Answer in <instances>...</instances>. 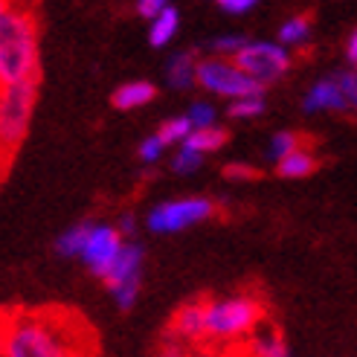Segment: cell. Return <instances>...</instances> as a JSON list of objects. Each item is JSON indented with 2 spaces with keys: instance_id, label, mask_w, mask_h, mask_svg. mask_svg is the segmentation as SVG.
<instances>
[{
  "instance_id": "6da1fadb",
  "label": "cell",
  "mask_w": 357,
  "mask_h": 357,
  "mask_svg": "<svg viewBox=\"0 0 357 357\" xmlns=\"http://www.w3.org/2000/svg\"><path fill=\"white\" fill-rule=\"evenodd\" d=\"M84 331L61 311H17L0 319V357H84Z\"/></svg>"
},
{
  "instance_id": "7a4b0ae2",
  "label": "cell",
  "mask_w": 357,
  "mask_h": 357,
  "mask_svg": "<svg viewBox=\"0 0 357 357\" xmlns=\"http://www.w3.org/2000/svg\"><path fill=\"white\" fill-rule=\"evenodd\" d=\"M41 32L29 3H15L0 15V87L38 82Z\"/></svg>"
},
{
  "instance_id": "3957f363",
  "label": "cell",
  "mask_w": 357,
  "mask_h": 357,
  "mask_svg": "<svg viewBox=\"0 0 357 357\" xmlns=\"http://www.w3.org/2000/svg\"><path fill=\"white\" fill-rule=\"evenodd\" d=\"M264 323V305L256 294H224L206 299V343L233 346L250 340Z\"/></svg>"
},
{
  "instance_id": "277c9868",
  "label": "cell",
  "mask_w": 357,
  "mask_h": 357,
  "mask_svg": "<svg viewBox=\"0 0 357 357\" xmlns=\"http://www.w3.org/2000/svg\"><path fill=\"white\" fill-rule=\"evenodd\" d=\"M35 102H38V82L0 87V146L6 154L24 146L35 116Z\"/></svg>"
},
{
  "instance_id": "5b68a950",
  "label": "cell",
  "mask_w": 357,
  "mask_h": 357,
  "mask_svg": "<svg viewBox=\"0 0 357 357\" xmlns=\"http://www.w3.org/2000/svg\"><path fill=\"white\" fill-rule=\"evenodd\" d=\"M215 212H218V204L212 198H206V195L169 198V201L149 209L146 227H149V233H157V236H174V233H183L189 227H198L209 218H215Z\"/></svg>"
},
{
  "instance_id": "8992f818",
  "label": "cell",
  "mask_w": 357,
  "mask_h": 357,
  "mask_svg": "<svg viewBox=\"0 0 357 357\" xmlns=\"http://www.w3.org/2000/svg\"><path fill=\"white\" fill-rule=\"evenodd\" d=\"M236 64L244 70V73L253 79L256 84H261L264 91L271 84L282 82L291 73L294 67V50H288L279 41H250L236 52Z\"/></svg>"
},
{
  "instance_id": "52a82bcc",
  "label": "cell",
  "mask_w": 357,
  "mask_h": 357,
  "mask_svg": "<svg viewBox=\"0 0 357 357\" xmlns=\"http://www.w3.org/2000/svg\"><path fill=\"white\" fill-rule=\"evenodd\" d=\"M198 87L204 93L227 99V102L241 99L247 93L264 91L261 84H256L236 64V59H227V56H204V59H198Z\"/></svg>"
},
{
  "instance_id": "ba28073f",
  "label": "cell",
  "mask_w": 357,
  "mask_h": 357,
  "mask_svg": "<svg viewBox=\"0 0 357 357\" xmlns=\"http://www.w3.org/2000/svg\"><path fill=\"white\" fill-rule=\"evenodd\" d=\"M142 267H146V247L137 238H128L116 256L114 267L105 276V288L111 291L119 311H131L139 299V282H142Z\"/></svg>"
},
{
  "instance_id": "9c48e42d",
  "label": "cell",
  "mask_w": 357,
  "mask_h": 357,
  "mask_svg": "<svg viewBox=\"0 0 357 357\" xmlns=\"http://www.w3.org/2000/svg\"><path fill=\"white\" fill-rule=\"evenodd\" d=\"M125 241H128V238L119 233L116 224L93 221L91 233H87V238H84L82 253H79V261L87 267V273H93L96 279H105V276H108V271L114 267L116 256L122 253Z\"/></svg>"
},
{
  "instance_id": "30bf717a",
  "label": "cell",
  "mask_w": 357,
  "mask_h": 357,
  "mask_svg": "<svg viewBox=\"0 0 357 357\" xmlns=\"http://www.w3.org/2000/svg\"><path fill=\"white\" fill-rule=\"evenodd\" d=\"M302 111L305 114H346L349 111V99L343 93L337 76H323L317 79L305 96H302Z\"/></svg>"
},
{
  "instance_id": "8fae6325",
  "label": "cell",
  "mask_w": 357,
  "mask_h": 357,
  "mask_svg": "<svg viewBox=\"0 0 357 357\" xmlns=\"http://www.w3.org/2000/svg\"><path fill=\"white\" fill-rule=\"evenodd\" d=\"M172 337L177 343H204L206 340V299H192L172 317Z\"/></svg>"
},
{
  "instance_id": "7c38bea8",
  "label": "cell",
  "mask_w": 357,
  "mask_h": 357,
  "mask_svg": "<svg viewBox=\"0 0 357 357\" xmlns=\"http://www.w3.org/2000/svg\"><path fill=\"white\" fill-rule=\"evenodd\" d=\"M163 79L172 91H192L198 87V56L192 50H174L163 64Z\"/></svg>"
},
{
  "instance_id": "4fadbf2b",
  "label": "cell",
  "mask_w": 357,
  "mask_h": 357,
  "mask_svg": "<svg viewBox=\"0 0 357 357\" xmlns=\"http://www.w3.org/2000/svg\"><path fill=\"white\" fill-rule=\"evenodd\" d=\"M154 99H157V87L149 79L122 82L114 91V96H111L116 111H139V108H146V105L154 102Z\"/></svg>"
},
{
  "instance_id": "5bb4252c",
  "label": "cell",
  "mask_w": 357,
  "mask_h": 357,
  "mask_svg": "<svg viewBox=\"0 0 357 357\" xmlns=\"http://www.w3.org/2000/svg\"><path fill=\"white\" fill-rule=\"evenodd\" d=\"M319 169V157L302 142L299 149H294L291 154H284L276 163V174L284 181H302V177H311Z\"/></svg>"
},
{
  "instance_id": "9a60e30c",
  "label": "cell",
  "mask_w": 357,
  "mask_h": 357,
  "mask_svg": "<svg viewBox=\"0 0 357 357\" xmlns=\"http://www.w3.org/2000/svg\"><path fill=\"white\" fill-rule=\"evenodd\" d=\"M247 354L250 357H294L288 340L282 337L279 328H261V326L247 340Z\"/></svg>"
},
{
  "instance_id": "2e32d148",
  "label": "cell",
  "mask_w": 357,
  "mask_h": 357,
  "mask_svg": "<svg viewBox=\"0 0 357 357\" xmlns=\"http://www.w3.org/2000/svg\"><path fill=\"white\" fill-rule=\"evenodd\" d=\"M177 32H181V12L172 3L169 9H163L149 21V44L154 50H163L177 38Z\"/></svg>"
},
{
  "instance_id": "e0dca14e",
  "label": "cell",
  "mask_w": 357,
  "mask_h": 357,
  "mask_svg": "<svg viewBox=\"0 0 357 357\" xmlns=\"http://www.w3.org/2000/svg\"><path fill=\"white\" fill-rule=\"evenodd\" d=\"M311 35H314L311 17L308 15H291V17H284L282 26L276 29V41L284 44L288 50H299L311 41Z\"/></svg>"
},
{
  "instance_id": "ac0fdd59",
  "label": "cell",
  "mask_w": 357,
  "mask_h": 357,
  "mask_svg": "<svg viewBox=\"0 0 357 357\" xmlns=\"http://www.w3.org/2000/svg\"><path fill=\"white\" fill-rule=\"evenodd\" d=\"M91 224L93 221H76V224H70L64 233L56 238V253L61 259H79L82 247H84V238H87V233H91Z\"/></svg>"
},
{
  "instance_id": "d6986e66",
  "label": "cell",
  "mask_w": 357,
  "mask_h": 357,
  "mask_svg": "<svg viewBox=\"0 0 357 357\" xmlns=\"http://www.w3.org/2000/svg\"><path fill=\"white\" fill-rule=\"evenodd\" d=\"M267 111V99H264V91L259 93H247L241 99H233V102H227V116L229 119H238V122H250V119H256Z\"/></svg>"
},
{
  "instance_id": "ffe728a7",
  "label": "cell",
  "mask_w": 357,
  "mask_h": 357,
  "mask_svg": "<svg viewBox=\"0 0 357 357\" xmlns=\"http://www.w3.org/2000/svg\"><path fill=\"white\" fill-rule=\"evenodd\" d=\"M227 139H229L227 128H221V125H209V128H195L186 142L192 149H198L201 154H215L227 146Z\"/></svg>"
},
{
  "instance_id": "44dd1931",
  "label": "cell",
  "mask_w": 357,
  "mask_h": 357,
  "mask_svg": "<svg viewBox=\"0 0 357 357\" xmlns=\"http://www.w3.org/2000/svg\"><path fill=\"white\" fill-rule=\"evenodd\" d=\"M192 131H195V125H192V119H189L186 114H181V116H169V119L160 122V128H157L160 139H163L166 146H183Z\"/></svg>"
},
{
  "instance_id": "7402d4cb",
  "label": "cell",
  "mask_w": 357,
  "mask_h": 357,
  "mask_svg": "<svg viewBox=\"0 0 357 357\" xmlns=\"http://www.w3.org/2000/svg\"><path fill=\"white\" fill-rule=\"evenodd\" d=\"M204 160H206V154H201L198 149H192L189 142H183V146H174V151H172V160H169V166H172V172L174 174H195L201 166H204Z\"/></svg>"
},
{
  "instance_id": "603a6c76",
  "label": "cell",
  "mask_w": 357,
  "mask_h": 357,
  "mask_svg": "<svg viewBox=\"0 0 357 357\" xmlns=\"http://www.w3.org/2000/svg\"><path fill=\"white\" fill-rule=\"evenodd\" d=\"M302 146V137L296 131H276L271 139H267V149H264V157H267V163H279V160L284 154H291L294 149Z\"/></svg>"
},
{
  "instance_id": "cb8c5ba5",
  "label": "cell",
  "mask_w": 357,
  "mask_h": 357,
  "mask_svg": "<svg viewBox=\"0 0 357 357\" xmlns=\"http://www.w3.org/2000/svg\"><path fill=\"white\" fill-rule=\"evenodd\" d=\"M244 44H247L244 35H238V32H224V35H215L212 41H206V50H209V56H227V59H233Z\"/></svg>"
},
{
  "instance_id": "d4e9b609",
  "label": "cell",
  "mask_w": 357,
  "mask_h": 357,
  "mask_svg": "<svg viewBox=\"0 0 357 357\" xmlns=\"http://www.w3.org/2000/svg\"><path fill=\"white\" fill-rule=\"evenodd\" d=\"M186 116L192 119L195 128H209V125H218V108L209 99H195L186 108Z\"/></svg>"
},
{
  "instance_id": "484cf974",
  "label": "cell",
  "mask_w": 357,
  "mask_h": 357,
  "mask_svg": "<svg viewBox=\"0 0 357 357\" xmlns=\"http://www.w3.org/2000/svg\"><path fill=\"white\" fill-rule=\"evenodd\" d=\"M166 151H169V146L163 139H160V134L154 131V134H149L146 139L139 142V149H137V157H139V163H146V166H154V163H160V160L166 157Z\"/></svg>"
},
{
  "instance_id": "4316f807",
  "label": "cell",
  "mask_w": 357,
  "mask_h": 357,
  "mask_svg": "<svg viewBox=\"0 0 357 357\" xmlns=\"http://www.w3.org/2000/svg\"><path fill=\"white\" fill-rule=\"evenodd\" d=\"M334 76H337V82H340L343 93L349 99V111L357 114V70L346 67V70H340V73H334Z\"/></svg>"
},
{
  "instance_id": "83f0119b",
  "label": "cell",
  "mask_w": 357,
  "mask_h": 357,
  "mask_svg": "<svg viewBox=\"0 0 357 357\" xmlns=\"http://www.w3.org/2000/svg\"><path fill=\"white\" fill-rule=\"evenodd\" d=\"M224 15H229V17H241V15H250L253 12L261 0H212Z\"/></svg>"
},
{
  "instance_id": "f1b7e54d",
  "label": "cell",
  "mask_w": 357,
  "mask_h": 357,
  "mask_svg": "<svg viewBox=\"0 0 357 357\" xmlns=\"http://www.w3.org/2000/svg\"><path fill=\"white\" fill-rule=\"evenodd\" d=\"M259 172L250 166V163H227L224 166V177L229 183H247V181H253Z\"/></svg>"
},
{
  "instance_id": "f546056e",
  "label": "cell",
  "mask_w": 357,
  "mask_h": 357,
  "mask_svg": "<svg viewBox=\"0 0 357 357\" xmlns=\"http://www.w3.org/2000/svg\"><path fill=\"white\" fill-rule=\"evenodd\" d=\"M172 6V0H137L134 3V12L142 17V21H151L154 15H160L163 9Z\"/></svg>"
},
{
  "instance_id": "4dcf8cb0",
  "label": "cell",
  "mask_w": 357,
  "mask_h": 357,
  "mask_svg": "<svg viewBox=\"0 0 357 357\" xmlns=\"http://www.w3.org/2000/svg\"><path fill=\"white\" fill-rule=\"evenodd\" d=\"M116 227H119V233L125 238H137V233H139V224H137V218L131 215V212H125V215L116 221Z\"/></svg>"
},
{
  "instance_id": "1f68e13d",
  "label": "cell",
  "mask_w": 357,
  "mask_h": 357,
  "mask_svg": "<svg viewBox=\"0 0 357 357\" xmlns=\"http://www.w3.org/2000/svg\"><path fill=\"white\" fill-rule=\"evenodd\" d=\"M346 61L351 70H357V29L346 38Z\"/></svg>"
},
{
  "instance_id": "d6a6232c",
  "label": "cell",
  "mask_w": 357,
  "mask_h": 357,
  "mask_svg": "<svg viewBox=\"0 0 357 357\" xmlns=\"http://www.w3.org/2000/svg\"><path fill=\"white\" fill-rule=\"evenodd\" d=\"M154 357H183V354H181V349H177V346H169V349H160Z\"/></svg>"
},
{
  "instance_id": "836d02e7",
  "label": "cell",
  "mask_w": 357,
  "mask_h": 357,
  "mask_svg": "<svg viewBox=\"0 0 357 357\" xmlns=\"http://www.w3.org/2000/svg\"><path fill=\"white\" fill-rule=\"evenodd\" d=\"M12 3H15V0H0V15H3V12H6Z\"/></svg>"
},
{
  "instance_id": "e575fe53",
  "label": "cell",
  "mask_w": 357,
  "mask_h": 357,
  "mask_svg": "<svg viewBox=\"0 0 357 357\" xmlns=\"http://www.w3.org/2000/svg\"><path fill=\"white\" fill-rule=\"evenodd\" d=\"M6 157H9V154H6V149L0 146V169H3V160H6Z\"/></svg>"
},
{
  "instance_id": "d590c367",
  "label": "cell",
  "mask_w": 357,
  "mask_h": 357,
  "mask_svg": "<svg viewBox=\"0 0 357 357\" xmlns=\"http://www.w3.org/2000/svg\"><path fill=\"white\" fill-rule=\"evenodd\" d=\"M17 3H35V0H17Z\"/></svg>"
},
{
  "instance_id": "8d00e7d4",
  "label": "cell",
  "mask_w": 357,
  "mask_h": 357,
  "mask_svg": "<svg viewBox=\"0 0 357 357\" xmlns=\"http://www.w3.org/2000/svg\"><path fill=\"white\" fill-rule=\"evenodd\" d=\"M198 357H212V354H198Z\"/></svg>"
}]
</instances>
